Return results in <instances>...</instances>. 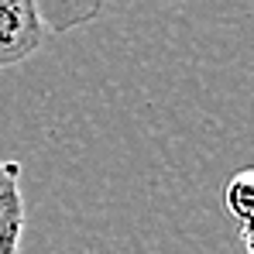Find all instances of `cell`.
I'll use <instances>...</instances> for the list:
<instances>
[{
  "mask_svg": "<svg viewBox=\"0 0 254 254\" xmlns=\"http://www.w3.org/2000/svg\"><path fill=\"white\" fill-rule=\"evenodd\" d=\"M103 3L107 0H38V14H42L45 31L65 35L83 24H93L100 17Z\"/></svg>",
  "mask_w": 254,
  "mask_h": 254,
  "instance_id": "obj_3",
  "label": "cell"
},
{
  "mask_svg": "<svg viewBox=\"0 0 254 254\" xmlns=\"http://www.w3.org/2000/svg\"><path fill=\"white\" fill-rule=\"evenodd\" d=\"M21 234H24L21 162L0 158V254H21Z\"/></svg>",
  "mask_w": 254,
  "mask_h": 254,
  "instance_id": "obj_2",
  "label": "cell"
},
{
  "mask_svg": "<svg viewBox=\"0 0 254 254\" xmlns=\"http://www.w3.org/2000/svg\"><path fill=\"white\" fill-rule=\"evenodd\" d=\"M223 210L241 227V241L251 254V213H254V172L241 169L223 182Z\"/></svg>",
  "mask_w": 254,
  "mask_h": 254,
  "instance_id": "obj_4",
  "label": "cell"
},
{
  "mask_svg": "<svg viewBox=\"0 0 254 254\" xmlns=\"http://www.w3.org/2000/svg\"><path fill=\"white\" fill-rule=\"evenodd\" d=\"M38 0H0V69L21 65L45 45Z\"/></svg>",
  "mask_w": 254,
  "mask_h": 254,
  "instance_id": "obj_1",
  "label": "cell"
}]
</instances>
